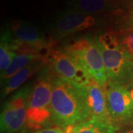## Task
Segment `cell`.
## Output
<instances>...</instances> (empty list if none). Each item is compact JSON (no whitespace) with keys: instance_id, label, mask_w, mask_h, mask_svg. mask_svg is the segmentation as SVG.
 <instances>
[{"instance_id":"5bb4252c","label":"cell","mask_w":133,"mask_h":133,"mask_svg":"<svg viewBox=\"0 0 133 133\" xmlns=\"http://www.w3.org/2000/svg\"><path fill=\"white\" fill-rule=\"evenodd\" d=\"M38 56L35 53H22L16 55L10 66L2 73L1 78L3 80H9L11 77L14 76L24 67L28 66L32 62L36 61Z\"/></svg>"},{"instance_id":"6da1fadb","label":"cell","mask_w":133,"mask_h":133,"mask_svg":"<svg viewBox=\"0 0 133 133\" xmlns=\"http://www.w3.org/2000/svg\"><path fill=\"white\" fill-rule=\"evenodd\" d=\"M50 109L52 124L58 127L65 128L90 119L83 87L59 78L52 80Z\"/></svg>"},{"instance_id":"ac0fdd59","label":"cell","mask_w":133,"mask_h":133,"mask_svg":"<svg viewBox=\"0 0 133 133\" xmlns=\"http://www.w3.org/2000/svg\"><path fill=\"white\" fill-rule=\"evenodd\" d=\"M125 87H126L127 90L129 92V95H130L133 101V80L131 82H129L127 86H125Z\"/></svg>"},{"instance_id":"30bf717a","label":"cell","mask_w":133,"mask_h":133,"mask_svg":"<svg viewBox=\"0 0 133 133\" xmlns=\"http://www.w3.org/2000/svg\"><path fill=\"white\" fill-rule=\"evenodd\" d=\"M82 87L90 119L111 122L107 108L106 89L101 87L93 81Z\"/></svg>"},{"instance_id":"3957f363","label":"cell","mask_w":133,"mask_h":133,"mask_svg":"<svg viewBox=\"0 0 133 133\" xmlns=\"http://www.w3.org/2000/svg\"><path fill=\"white\" fill-rule=\"evenodd\" d=\"M64 50L76 58L92 81L106 89L107 76L103 56L95 40L81 38Z\"/></svg>"},{"instance_id":"ba28073f","label":"cell","mask_w":133,"mask_h":133,"mask_svg":"<svg viewBox=\"0 0 133 133\" xmlns=\"http://www.w3.org/2000/svg\"><path fill=\"white\" fill-rule=\"evenodd\" d=\"M95 24L92 15L71 8L57 14L52 23V30L56 36H64L90 28Z\"/></svg>"},{"instance_id":"ffe728a7","label":"cell","mask_w":133,"mask_h":133,"mask_svg":"<svg viewBox=\"0 0 133 133\" xmlns=\"http://www.w3.org/2000/svg\"><path fill=\"white\" fill-rule=\"evenodd\" d=\"M126 133H133V129H131V130H129Z\"/></svg>"},{"instance_id":"9c48e42d","label":"cell","mask_w":133,"mask_h":133,"mask_svg":"<svg viewBox=\"0 0 133 133\" xmlns=\"http://www.w3.org/2000/svg\"><path fill=\"white\" fill-rule=\"evenodd\" d=\"M10 39L14 48L21 45L32 48H38L44 44V38L42 33L34 25L22 20H14L10 24Z\"/></svg>"},{"instance_id":"d6986e66","label":"cell","mask_w":133,"mask_h":133,"mask_svg":"<svg viewBox=\"0 0 133 133\" xmlns=\"http://www.w3.org/2000/svg\"><path fill=\"white\" fill-rule=\"evenodd\" d=\"M129 21V23H130V25H131V28H133V10L130 13Z\"/></svg>"},{"instance_id":"4fadbf2b","label":"cell","mask_w":133,"mask_h":133,"mask_svg":"<svg viewBox=\"0 0 133 133\" xmlns=\"http://www.w3.org/2000/svg\"><path fill=\"white\" fill-rule=\"evenodd\" d=\"M39 66V64L33 62L30 64L28 66L24 67V69L15 74L13 77H11L9 80H8L4 87L3 95L6 96L13 92L14 91L16 90L20 86L22 85L38 70Z\"/></svg>"},{"instance_id":"e0dca14e","label":"cell","mask_w":133,"mask_h":133,"mask_svg":"<svg viewBox=\"0 0 133 133\" xmlns=\"http://www.w3.org/2000/svg\"><path fill=\"white\" fill-rule=\"evenodd\" d=\"M30 133H64V129L61 127H49V128H44L42 129H38L35 132Z\"/></svg>"},{"instance_id":"52a82bcc","label":"cell","mask_w":133,"mask_h":133,"mask_svg":"<svg viewBox=\"0 0 133 133\" xmlns=\"http://www.w3.org/2000/svg\"><path fill=\"white\" fill-rule=\"evenodd\" d=\"M50 61L52 70L59 78L78 87H84L92 81L81 64L66 50L52 53Z\"/></svg>"},{"instance_id":"2e32d148","label":"cell","mask_w":133,"mask_h":133,"mask_svg":"<svg viewBox=\"0 0 133 133\" xmlns=\"http://www.w3.org/2000/svg\"><path fill=\"white\" fill-rule=\"evenodd\" d=\"M119 46L133 60V28L114 31Z\"/></svg>"},{"instance_id":"7a4b0ae2","label":"cell","mask_w":133,"mask_h":133,"mask_svg":"<svg viewBox=\"0 0 133 133\" xmlns=\"http://www.w3.org/2000/svg\"><path fill=\"white\" fill-rule=\"evenodd\" d=\"M101 52L108 84L127 86L133 80V60L119 46L114 31L95 39Z\"/></svg>"},{"instance_id":"9a60e30c","label":"cell","mask_w":133,"mask_h":133,"mask_svg":"<svg viewBox=\"0 0 133 133\" xmlns=\"http://www.w3.org/2000/svg\"><path fill=\"white\" fill-rule=\"evenodd\" d=\"M14 48L8 33H5L1 37L0 43V71L1 73L10 66L14 58L16 56L14 51Z\"/></svg>"},{"instance_id":"8992f818","label":"cell","mask_w":133,"mask_h":133,"mask_svg":"<svg viewBox=\"0 0 133 133\" xmlns=\"http://www.w3.org/2000/svg\"><path fill=\"white\" fill-rule=\"evenodd\" d=\"M106 97L110 120L115 127L133 120V101L125 86L107 84Z\"/></svg>"},{"instance_id":"5b68a950","label":"cell","mask_w":133,"mask_h":133,"mask_svg":"<svg viewBox=\"0 0 133 133\" xmlns=\"http://www.w3.org/2000/svg\"><path fill=\"white\" fill-rule=\"evenodd\" d=\"M30 86L17 91L4 106L0 117L1 133L20 132L28 124V102Z\"/></svg>"},{"instance_id":"277c9868","label":"cell","mask_w":133,"mask_h":133,"mask_svg":"<svg viewBox=\"0 0 133 133\" xmlns=\"http://www.w3.org/2000/svg\"><path fill=\"white\" fill-rule=\"evenodd\" d=\"M52 80L45 74L31 89L28 102V124L32 129H38L52 122L50 109Z\"/></svg>"},{"instance_id":"7c38bea8","label":"cell","mask_w":133,"mask_h":133,"mask_svg":"<svg viewBox=\"0 0 133 133\" xmlns=\"http://www.w3.org/2000/svg\"><path fill=\"white\" fill-rule=\"evenodd\" d=\"M71 5L87 14H97L116 8V0H71Z\"/></svg>"},{"instance_id":"8fae6325","label":"cell","mask_w":133,"mask_h":133,"mask_svg":"<svg viewBox=\"0 0 133 133\" xmlns=\"http://www.w3.org/2000/svg\"><path fill=\"white\" fill-rule=\"evenodd\" d=\"M118 129L111 122L89 119L64 128V133H118Z\"/></svg>"}]
</instances>
